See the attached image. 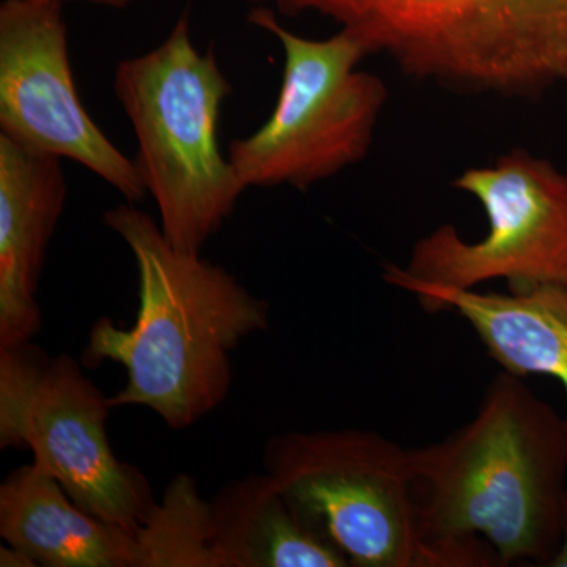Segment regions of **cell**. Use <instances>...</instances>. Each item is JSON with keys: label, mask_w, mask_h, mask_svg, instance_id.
<instances>
[{"label": "cell", "mask_w": 567, "mask_h": 567, "mask_svg": "<svg viewBox=\"0 0 567 567\" xmlns=\"http://www.w3.org/2000/svg\"><path fill=\"white\" fill-rule=\"evenodd\" d=\"M417 525L435 567L550 565L567 499V421L498 372L476 415L409 447Z\"/></svg>", "instance_id": "obj_1"}, {"label": "cell", "mask_w": 567, "mask_h": 567, "mask_svg": "<svg viewBox=\"0 0 567 567\" xmlns=\"http://www.w3.org/2000/svg\"><path fill=\"white\" fill-rule=\"evenodd\" d=\"M104 224L136 260L140 308L132 328L93 323L84 358L126 371L112 409L147 406L182 431L218 409L234 382L230 353L270 327V305L226 268L174 248L159 223L133 203L104 213Z\"/></svg>", "instance_id": "obj_2"}, {"label": "cell", "mask_w": 567, "mask_h": 567, "mask_svg": "<svg viewBox=\"0 0 567 567\" xmlns=\"http://www.w3.org/2000/svg\"><path fill=\"white\" fill-rule=\"evenodd\" d=\"M316 13L415 80L537 96L567 85V0H251Z\"/></svg>", "instance_id": "obj_3"}, {"label": "cell", "mask_w": 567, "mask_h": 567, "mask_svg": "<svg viewBox=\"0 0 567 567\" xmlns=\"http://www.w3.org/2000/svg\"><path fill=\"white\" fill-rule=\"evenodd\" d=\"M114 92L136 134L134 163L164 237L181 251L200 254L246 186L218 142L234 87L215 51L194 47L188 11L155 50L118 62Z\"/></svg>", "instance_id": "obj_4"}, {"label": "cell", "mask_w": 567, "mask_h": 567, "mask_svg": "<svg viewBox=\"0 0 567 567\" xmlns=\"http://www.w3.org/2000/svg\"><path fill=\"white\" fill-rule=\"evenodd\" d=\"M248 20L276 37L284 52L278 102L257 132L230 141L227 158L248 188L308 189L360 163L385 107L382 78L358 70L368 48L339 31L312 40L287 31L274 10L257 6Z\"/></svg>", "instance_id": "obj_5"}, {"label": "cell", "mask_w": 567, "mask_h": 567, "mask_svg": "<svg viewBox=\"0 0 567 567\" xmlns=\"http://www.w3.org/2000/svg\"><path fill=\"white\" fill-rule=\"evenodd\" d=\"M265 473L354 567H435L417 525L410 450L364 429L274 435Z\"/></svg>", "instance_id": "obj_6"}, {"label": "cell", "mask_w": 567, "mask_h": 567, "mask_svg": "<svg viewBox=\"0 0 567 567\" xmlns=\"http://www.w3.org/2000/svg\"><path fill=\"white\" fill-rule=\"evenodd\" d=\"M112 405L69 354L0 347V450H29L82 509L136 535L153 502L140 470L107 435Z\"/></svg>", "instance_id": "obj_7"}, {"label": "cell", "mask_w": 567, "mask_h": 567, "mask_svg": "<svg viewBox=\"0 0 567 567\" xmlns=\"http://www.w3.org/2000/svg\"><path fill=\"white\" fill-rule=\"evenodd\" d=\"M454 188L475 197L488 221L483 240L466 241L453 224L417 240L409 262L388 264L385 281L476 289L503 279L509 290L558 286L567 289V175L527 151L472 167Z\"/></svg>", "instance_id": "obj_8"}, {"label": "cell", "mask_w": 567, "mask_h": 567, "mask_svg": "<svg viewBox=\"0 0 567 567\" xmlns=\"http://www.w3.org/2000/svg\"><path fill=\"white\" fill-rule=\"evenodd\" d=\"M0 134L81 164L128 203L147 194L136 163L112 144L78 95L62 3H0Z\"/></svg>", "instance_id": "obj_9"}, {"label": "cell", "mask_w": 567, "mask_h": 567, "mask_svg": "<svg viewBox=\"0 0 567 567\" xmlns=\"http://www.w3.org/2000/svg\"><path fill=\"white\" fill-rule=\"evenodd\" d=\"M65 200L62 158L0 134V347L40 331L37 290Z\"/></svg>", "instance_id": "obj_10"}, {"label": "cell", "mask_w": 567, "mask_h": 567, "mask_svg": "<svg viewBox=\"0 0 567 567\" xmlns=\"http://www.w3.org/2000/svg\"><path fill=\"white\" fill-rule=\"evenodd\" d=\"M424 311L457 312L503 371L554 377L567 399V289L539 286L509 293L410 284ZM567 421V413H566Z\"/></svg>", "instance_id": "obj_11"}, {"label": "cell", "mask_w": 567, "mask_h": 567, "mask_svg": "<svg viewBox=\"0 0 567 567\" xmlns=\"http://www.w3.org/2000/svg\"><path fill=\"white\" fill-rule=\"evenodd\" d=\"M0 536L44 567H137L136 536L82 509L37 465L0 484Z\"/></svg>", "instance_id": "obj_12"}, {"label": "cell", "mask_w": 567, "mask_h": 567, "mask_svg": "<svg viewBox=\"0 0 567 567\" xmlns=\"http://www.w3.org/2000/svg\"><path fill=\"white\" fill-rule=\"evenodd\" d=\"M210 506L218 567L350 566L267 473L226 484Z\"/></svg>", "instance_id": "obj_13"}, {"label": "cell", "mask_w": 567, "mask_h": 567, "mask_svg": "<svg viewBox=\"0 0 567 567\" xmlns=\"http://www.w3.org/2000/svg\"><path fill=\"white\" fill-rule=\"evenodd\" d=\"M134 536L137 567H218L210 502L188 475L175 477Z\"/></svg>", "instance_id": "obj_14"}, {"label": "cell", "mask_w": 567, "mask_h": 567, "mask_svg": "<svg viewBox=\"0 0 567 567\" xmlns=\"http://www.w3.org/2000/svg\"><path fill=\"white\" fill-rule=\"evenodd\" d=\"M0 566L2 567H35V561L25 551L17 547L0 548Z\"/></svg>", "instance_id": "obj_15"}, {"label": "cell", "mask_w": 567, "mask_h": 567, "mask_svg": "<svg viewBox=\"0 0 567 567\" xmlns=\"http://www.w3.org/2000/svg\"><path fill=\"white\" fill-rule=\"evenodd\" d=\"M32 2L63 3L69 0H32ZM80 2L93 3V6L106 7V9L125 10L140 2V0H80Z\"/></svg>", "instance_id": "obj_16"}, {"label": "cell", "mask_w": 567, "mask_h": 567, "mask_svg": "<svg viewBox=\"0 0 567 567\" xmlns=\"http://www.w3.org/2000/svg\"><path fill=\"white\" fill-rule=\"evenodd\" d=\"M551 567H567V499L565 509V520H563L561 540H559V547L555 557L551 558Z\"/></svg>", "instance_id": "obj_17"}]
</instances>
